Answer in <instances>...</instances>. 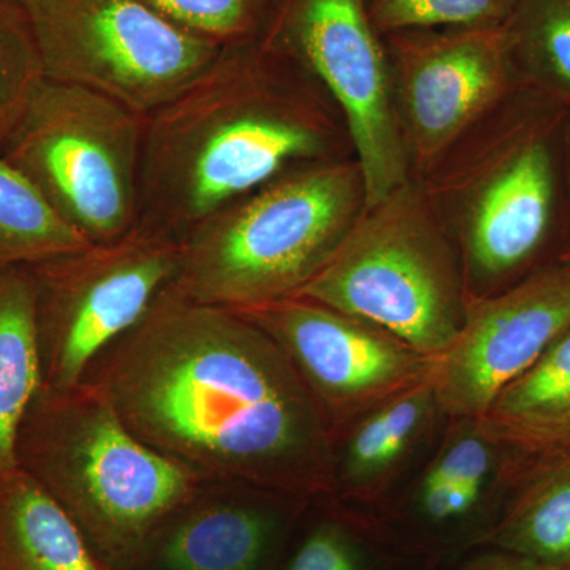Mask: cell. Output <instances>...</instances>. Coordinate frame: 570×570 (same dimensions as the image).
<instances>
[{
    "label": "cell",
    "mask_w": 570,
    "mask_h": 570,
    "mask_svg": "<svg viewBox=\"0 0 570 570\" xmlns=\"http://www.w3.org/2000/svg\"><path fill=\"white\" fill-rule=\"evenodd\" d=\"M348 157L343 112L302 63L264 39L220 48L145 118L138 223L183 242L285 171Z\"/></svg>",
    "instance_id": "cell-2"
},
{
    "label": "cell",
    "mask_w": 570,
    "mask_h": 570,
    "mask_svg": "<svg viewBox=\"0 0 570 570\" xmlns=\"http://www.w3.org/2000/svg\"><path fill=\"white\" fill-rule=\"evenodd\" d=\"M517 0H366L382 36L412 29L502 26Z\"/></svg>",
    "instance_id": "cell-24"
},
{
    "label": "cell",
    "mask_w": 570,
    "mask_h": 570,
    "mask_svg": "<svg viewBox=\"0 0 570 570\" xmlns=\"http://www.w3.org/2000/svg\"><path fill=\"white\" fill-rule=\"evenodd\" d=\"M294 296L370 322L433 360L452 346L469 306L455 243L412 176L366 206Z\"/></svg>",
    "instance_id": "cell-6"
},
{
    "label": "cell",
    "mask_w": 570,
    "mask_h": 570,
    "mask_svg": "<svg viewBox=\"0 0 570 570\" xmlns=\"http://www.w3.org/2000/svg\"><path fill=\"white\" fill-rule=\"evenodd\" d=\"M558 264L568 266L570 269V228L568 232V236H566L564 243H562L560 253H558L557 261Z\"/></svg>",
    "instance_id": "cell-28"
},
{
    "label": "cell",
    "mask_w": 570,
    "mask_h": 570,
    "mask_svg": "<svg viewBox=\"0 0 570 570\" xmlns=\"http://www.w3.org/2000/svg\"><path fill=\"white\" fill-rule=\"evenodd\" d=\"M235 311L275 340L333 439L433 373V358L370 322L313 299L287 296Z\"/></svg>",
    "instance_id": "cell-12"
},
{
    "label": "cell",
    "mask_w": 570,
    "mask_h": 570,
    "mask_svg": "<svg viewBox=\"0 0 570 570\" xmlns=\"http://www.w3.org/2000/svg\"><path fill=\"white\" fill-rule=\"evenodd\" d=\"M463 570H546L532 561L517 557V554L508 553V551H494L487 553L478 560L472 561L468 568Z\"/></svg>",
    "instance_id": "cell-26"
},
{
    "label": "cell",
    "mask_w": 570,
    "mask_h": 570,
    "mask_svg": "<svg viewBox=\"0 0 570 570\" xmlns=\"http://www.w3.org/2000/svg\"><path fill=\"white\" fill-rule=\"evenodd\" d=\"M45 77L39 41L22 0H0V151Z\"/></svg>",
    "instance_id": "cell-22"
},
{
    "label": "cell",
    "mask_w": 570,
    "mask_h": 570,
    "mask_svg": "<svg viewBox=\"0 0 570 570\" xmlns=\"http://www.w3.org/2000/svg\"><path fill=\"white\" fill-rule=\"evenodd\" d=\"M287 570H363V561L343 527L324 521L306 535Z\"/></svg>",
    "instance_id": "cell-25"
},
{
    "label": "cell",
    "mask_w": 570,
    "mask_h": 570,
    "mask_svg": "<svg viewBox=\"0 0 570 570\" xmlns=\"http://www.w3.org/2000/svg\"><path fill=\"white\" fill-rule=\"evenodd\" d=\"M564 570H570V566H569V568H566Z\"/></svg>",
    "instance_id": "cell-29"
},
{
    "label": "cell",
    "mask_w": 570,
    "mask_h": 570,
    "mask_svg": "<svg viewBox=\"0 0 570 570\" xmlns=\"http://www.w3.org/2000/svg\"><path fill=\"white\" fill-rule=\"evenodd\" d=\"M41 389L36 287L29 265L0 268V474L17 468L18 428Z\"/></svg>",
    "instance_id": "cell-19"
},
{
    "label": "cell",
    "mask_w": 570,
    "mask_h": 570,
    "mask_svg": "<svg viewBox=\"0 0 570 570\" xmlns=\"http://www.w3.org/2000/svg\"><path fill=\"white\" fill-rule=\"evenodd\" d=\"M498 550L546 570L570 566V450L527 459L508 513L494 531Z\"/></svg>",
    "instance_id": "cell-18"
},
{
    "label": "cell",
    "mask_w": 570,
    "mask_h": 570,
    "mask_svg": "<svg viewBox=\"0 0 570 570\" xmlns=\"http://www.w3.org/2000/svg\"><path fill=\"white\" fill-rule=\"evenodd\" d=\"M0 570H110L66 510L20 468L0 474Z\"/></svg>",
    "instance_id": "cell-16"
},
{
    "label": "cell",
    "mask_w": 570,
    "mask_h": 570,
    "mask_svg": "<svg viewBox=\"0 0 570 570\" xmlns=\"http://www.w3.org/2000/svg\"><path fill=\"white\" fill-rule=\"evenodd\" d=\"M482 423L524 459L569 452L570 325L523 376L502 390Z\"/></svg>",
    "instance_id": "cell-17"
},
{
    "label": "cell",
    "mask_w": 570,
    "mask_h": 570,
    "mask_svg": "<svg viewBox=\"0 0 570 570\" xmlns=\"http://www.w3.org/2000/svg\"><path fill=\"white\" fill-rule=\"evenodd\" d=\"M47 80L78 86L141 118L171 102L219 47L145 0H22Z\"/></svg>",
    "instance_id": "cell-9"
},
{
    "label": "cell",
    "mask_w": 570,
    "mask_h": 570,
    "mask_svg": "<svg viewBox=\"0 0 570 570\" xmlns=\"http://www.w3.org/2000/svg\"><path fill=\"white\" fill-rule=\"evenodd\" d=\"M570 325V269L551 262L504 291L469 299L452 346L434 358L431 384L452 420H482L491 404Z\"/></svg>",
    "instance_id": "cell-13"
},
{
    "label": "cell",
    "mask_w": 570,
    "mask_h": 570,
    "mask_svg": "<svg viewBox=\"0 0 570 570\" xmlns=\"http://www.w3.org/2000/svg\"><path fill=\"white\" fill-rule=\"evenodd\" d=\"M14 460L110 570H137L154 535L205 480L135 436L86 382L39 390L18 428Z\"/></svg>",
    "instance_id": "cell-4"
},
{
    "label": "cell",
    "mask_w": 570,
    "mask_h": 570,
    "mask_svg": "<svg viewBox=\"0 0 570 570\" xmlns=\"http://www.w3.org/2000/svg\"><path fill=\"white\" fill-rule=\"evenodd\" d=\"M366 204L355 157L285 171L184 236L174 285L230 309L294 296L328 264Z\"/></svg>",
    "instance_id": "cell-5"
},
{
    "label": "cell",
    "mask_w": 570,
    "mask_h": 570,
    "mask_svg": "<svg viewBox=\"0 0 570 570\" xmlns=\"http://www.w3.org/2000/svg\"><path fill=\"white\" fill-rule=\"evenodd\" d=\"M154 10L216 47L261 39L275 0H145Z\"/></svg>",
    "instance_id": "cell-23"
},
{
    "label": "cell",
    "mask_w": 570,
    "mask_h": 570,
    "mask_svg": "<svg viewBox=\"0 0 570 570\" xmlns=\"http://www.w3.org/2000/svg\"><path fill=\"white\" fill-rule=\"evenodd\" d=\"M82 382L146 445L205 480L333 493V434L275 340L168 287Z\"/></svg>",
    "instance_id": "cell-1"
},
{
    "label": "cell",
    "mask_w": 570,
    "mask_h": 570,
    "mask_svg": "<svg viewBox=\"0 0 570 570\" xmlns=\"http://www.w3.org/2000/svg\"><path fill=\"white\" fill-rule=\"evenodd\" d=\"M568 112L523 86L420 179L459 250L469 299L557 261L570 228Z\"/></svg>",
    "instance_id": "cell-3"
},
{
    "label": "cell",
    "mask_w": 570,
    "mask_h": 570,
    "mask_svg": "<svg viewBox=\"0 0 570 570\" xmlns=\"http://www.w3.org/2000/svg\"><path fill=\"white\" fill-rule=\"evenodd\" d=\"M261 39L309 70L343 112L366 206L411 178L393 111L387 48L366 0H275Z\"/></svg>",
    "instance_id": "cell-10"
},
{
    "label": "cell",
    "mask_w": 570,
    "mask_h": 570,
    "mask_svg": "<svg viewBox=\"0 0 570 570\" xmlns=\"http://www.w3.org/2000/svg\"><path fill=\"white\" fill-rule=\"evenodd\" d=\"M431 379L367 412L333 441V491L374 499L444 419Z\"/></svg>",
    "instance_id": "cell-15"
},
{
    "label": "cell",
    "mask_w": 570,
    "mask_h": 570,
    "mask_svg": "<svg viewBox=\"0 0 570 570\" xmlns=\"http://www.w3.org/2000/svg\"><path fill=\"white\" fill-rule=\"evenodd\" d=\"M564 157H566V171H568V181L570 189V110L568 118H566L564 126Z\"/></svg>",
    "instance_id": "cell-27"
},
{
    "label": "cell",
    "mask_w": 570,
    "mask_h": 570,
    "mask_svg": "<svg viewBox=\"0 0 570 570\" xmlns=\"http://www.w3.org/2000/svg\"><path fill=\"white\" fill-rule=\"evenodd\" d=\"M145 118L78 86L45 80L0 156L88 243L140 220Z\"/></svg>",
    "instance_id": "cell-7"
},
{
    "label": "cell",
    "mask_w": 570,
    "mask_h": 570,
    "mask_svg": "<svg viewBox=\"0 0 570 570\" xmlns=\"http://www.w3.org/2000/svg\"><path fill=\"white\" fill-rule=\"evenodd\" d=\"M306 499L204 480L149 543L137 570H264L285 515Z\"/></svg>",
    "instance_id": "cell-14"
},
{
    "label": "cell",
    "mask_w": 570,
    "mask_h": 570,
    "mask_svg": "<svg viewBox=\"0 0 570 570\" xmlns=\"http://www.w3.org/2000/svg\"><path fill=\"white\" fill-rule=\"evenodd\" d=\"M502 28L521 85L570 110V0H517Z\"/></svg>",
    "instance_id": "cell-20"
},
{
    "label": "cell",
    "mask_w": 570,
    "mask_h": 570,
    "mask_svg": "<svg viewBox=\"0 0 570 570\" xmlns=\"http://www.w3.org/2000/svg\"><path fill=\"white\" fill-rule=\"evenodd\" d=\"M183 243L138 223L108 243L29 265L36 287L41 387L82 384L105 348L129 333L181 266Z\"/></svg>",
    "instance_id": "cell-8"
},
{
    "label": "cell",
    "mask_w": 570,
    "mask_h": 570,
    "mask_svg": "<svg viewBox=\"0 0 570 570\" xmlns=\"http://www.w3.org/2000/svg\"><path fill=\"white\" fill-rule=\"evenodd\" d=\"M88 245L0 156V268L40 264Z\"/></svg>",
    "instance_id": "cell-21"
},
{
    "label": "cell",
    "mask_w": 570,
    "mask_h": 570,
    "mask_svg": "<svg viewBox=\"0 0 570 570\" xmlns=\"http://www.w3.org/2000/svg\"><path fill=\"white\" fill-rule=\"evenodd\" d=\"M393 111L412 178L523 88L502 26L385 33Z\"/></svg>",
    "instance_id": "cell-11"
}]
</instances>
